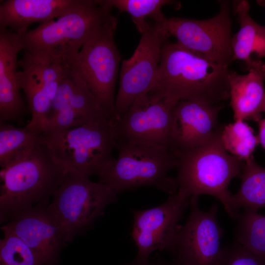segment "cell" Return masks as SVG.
Here are the masks:
<instances>
[{"mask_svg": "<svg viewBox=\"0 0 265 265\" xmlns=\"http://www.w3.org/2000/svg\"><path fill=\"white\" fill-rule=\"evenodd\" d=\"M229 72L227 67L167 40L149 92L175 105L181 100L219 105L230 97Z\"/></svg>", "mask_w": 265, "mask_h": 265, "instance_id": "cell-1", "label": "cell"}, {"mask_svg": "<svg viewBox=\"0 0 265 265\" xmlns=\"http://www.w3.org/2000/svg\"><path fill=\"white\" fill-rule=\"evenodd\" d=\"M67 172L40 141L27 157L1 169L0 224L21 212L49 203Z\"/></svg>", "mask_w": 265, "mask_h": 265, "instance_id": "cell-2", "label": "cell"}, {"mask_svg": "<svg viewBox=\"0 0 265 265\" xmlns=\"http://www.w3.org/2000/svg\"><path fill=\"white\" fill-rule=\"evenodd\" d=\"M222 127L208 142L179 156L176 178L178 189L190 197L208 194L219 200L234 219V209L228 186L235 177H241L244 161L229 153L221 139Z\"/></svg>", "mask_w": 265, "mask_h": 265, "instance_id": "cell-3", "label": "cell"}, {"mask_svg": "<svg viewBox=\"0 0 265 265\" xmlns=\"http://www.w3.org/2000/svg\"><path fill=\"white\" fill-rule=\"evenodd\" d=\"M40 141L67 171L76 169L100 178L116 159L112 155L116 136L113 125L108 120L44 131L40 133Z\"/></svg>", "mask_w": 265, "mask_h": 265, "instance_id": "cell-4", "label": "cell"}, {"mask_svg": "<svg viewBox=\"0 0 265 265\" xmlns=\"http://www.w3.org/2000/svg\"><path fill=\"white\" fill-rule=\"evenodd\" d=\"M118 157L99 182L116 193L142 186H154L173 195L178 189L176 178L168 175L177 167L179 155L170 147L117 141Z\"/></svg>", "mask_w": 265, "mask_h": 265, "instance_id": "cell-5", "label": "cell"}, {"mask_svg": "<svg viewBox=\"0 0 265 265\" xmlns=\"http://www.w3.org/2000/svg\"><path fill=\"white\" fill-rule=\"evenodd\" d=\"M102 0H85L74 10L19 34L23 50L32 54L61 56L79 49L90 38L117 20Z\"/></svg>", "mask_w": 265, "mask_h": 265, "instance_id": "cell-6", "label": "cell"}, {"mask_svg": "<svg viewBox=\"0 0 265 265\" xmlns=\"http://www.w3.org/2000/svg\"><path fill=\"white\" fill-rule=\"evenodd\" d=\"M117 195L106 184L93 182L87 174L70 169L49 207L68 243L91 229L106 208L117 201Z\"/></svg>", "mask_w": 265, "mask_h": 265, "instance_id": "cell-7", "label": "cell"}, {"mask_svg": "<svg viewBox=\"0 0 265 265\" xmlns=\"http://www.w3.org/2000/svg\"><path fill=\"white\" fill-rule=\"evenodd\" d=\"M118 23L116 20L106 26L87 40L80 51L68 52L62 56L85 82L105 117L111 122L121 59L114 37Z\"/></svg>", "mask_w": 265, "mask_h": 265, "instance_id": "cell-8", "label": "cell"}, {"mask_svg": "<svg viewBox=\"0 0 265 265\" xmlns=\"http://www.w3.org/2000/svg\"><path fill=\"white\" fill-rule=\"evenodd\" d=\"M141 35L132 56L121 64L112 123L122 117L134 101L151 90L159 66L162 47L170 36L167 23L155 21L149 23Z\"/></svg>", "mask_w": 265, "mask_h": 265, "instance_id": "cell-9", "label": "cell"}, {"mask_svg": "<svg viewBox=\"0 0 265 265\" xmlns=\"http://www.w3.org/2000/svg\"><path fill=\"white\" fill-rule=\"evenodd\" d=\"M189 215L180 226L170 251L173 262L180 265H224L225 251L220 245L224 230L216 218L217 206L207 212L198 205V197L190 199Z\"/></svg>", "mask_w": 265, "mask_h": 265, "instance_id": "cell-10", "label": "cell"}, {"mask_svg": "<svg viewBox=\"0 0 265 265\" xmlns=\"http://www.w3.org/2000/svg\"><path fill=\"white\" fill-rule=\"evenodd\" d=\"M230 11L229 2L222 1L219 12L212 18L171 17L167 19V28L181 46L228 67L234 57Z\"/></svg>", "mask_w": 265, "mask_h": 265, "instance_id": "cell-11", "label": "cell"}, {"mask_svg": "<svg viewBox=\"0 0 265 265\" xmlns=\"http://www.w3.org/2000/svg\"><path fill=\"white\" fill-rule=\"evenodd\" d=\"M175 105L151 92L138 98L122 117L112 123L116 142L162 145L175 151L173 116Z\"/></svg>", "mask_w": 265, "mask_h": 265, "instance_id": "cell-12", "label": "cell"}, {"mask_svg": "<svg viewBox=\"0 0 265 265\" xmlns=\"http://www.w3.org/2000/svg\"><path fill=\"white\" fill-rule=\"evenodd\" d=\"M190 197L178 190L163 203L144 210H133L132 237L137 247L133 262H148L156 250L170 252L175 242L179 221L189 205Z\"/></svg>", "mask_w": 265, "mask_h": 265, "instance_id": "cell-13", "label": "cell"}, {"mask_svg": "<svg viewBox=\"0 0 265 265\" xmlns=\"http://www.w3.org/2000/svg\"><path fill=\"white\" fill-rule=\"evenodd\" d=\"M41 203L13 216L1 228L23 241L42 265H57L62 249L68 243L49 207Z\"/></svg>", "mask_w": 265, "mask_h": 265, "instance_id": "cell-14", "label": "cell"}, {"mask_svg": "<svg viewBox=\"0 0 265 265\" xmlns=\"http://www.w3.org/2000/svg\"><path fill=\"white\" fill-rule=\"evenodd\" d=\"M223 106L181 100L173 108V142L179 155L208 142L220 127L218 117Z\"/></svg>", "mask_w": 265, "mask_h": 265, "instance_id": "cell-15", "label": "cell"}, {"mask_svg": "<svg viewBox=\"0 0 265 265\" xmlns=\"http://www.w3.org/2000/svg\"><path fill=\"white\" fill-rule=\"evenodd\" d=\"M85 0H6L0 5V27L18 34L35 23L54 20L79 7Z\"/></svg>", "mask_w": 265, "mask_h": 265, "instance_id": "cell-16", "label": "cell"}, {"mask_svg": "<svg viewBox=\"0 0 265 265\" xmlns=\"http://www.w3.org/2000/svg\"><path fill=\"white\" fill-rule=\"evenodd\" d=\"M22 50L19 34L0 27V120L4 122L18 120L25 111L17 76Z\"/></svg>", "mask_w": 265, "mask_h": 265, "instance_id": "cell-17", "label": "cell"}, {"mask_svg": "<svg viewBox=\"0 0 265 265\" xmlns=\"http://www.w3.org/2000/svg\"><path fill=\"white\" fill-rule=\"evenodd\" d=\"M248 72L240 75L230 70L228 82L230 105L237 120L259 121L265 102V63L261 59L253 60Z\"/></svg>", "mask_w": 265, "mask_h": 265, "instance_id": "cell-18", "label": "cell"}, {"mask_svg": "<svg viewBox=\"0 0 265 265\" xmlns=\"http://www.w3.org/2000/svg\"><path fill=\"white\" fill-rule=\"evenodd\" d=\"M62 105L70 106L85 123L108 120L85 82L66 61L52 109Z\"/></svg>", "mask_w": 265, "mask_h": 265, "instance_id": "cell-19", "label": "cell"}, {"mask_svg": "<svg viewBox=\"0 0 265 265\" xmlns=\"http://www.w3.org/2000/svg\"><path fill=\"white\" fill-rule=\"evenodd\" d=\"M247 0H240L235 8V13L240 25L239 30L233 35L232 44L233 61L243 60L247 70L253 60L251 55L259 58L265 57V25L256 23L250 16Z\"/></svg>", "mask_w": 265, "mask_h": 265, "instance_id": "cell-20", "label": "cell"}, {"mask_svg": "<svg viewBox=\"0 0 265 265\" xmlns=\"http://www.w3.org/2000/svg\"><path fill=\"white\" fill-rule=\"evenodd\" d=\"M40 142V133L29 129L16 127L0 120L1 169L27 157Z\"/></svg>", "mask_w": 265, "mask_h": 265, "instance_id": "cell-21", "label": "cell"}, {"mask_svg": "<svg viewBox=\"0 0 265 265\" xmlns=\"http://www.w3.org/2000/svg\"><path fill=\"white\" fill-rule=\"evenodd\" d=\"M241 183L238 191L232 194L236 211H257L265 208V168L254 160L253 157L244 161L242 169Z\"/></svg>", "mask_w": 265, "mask_h": 265, "instance_id": "cell-22", "label": "cell"}, {"mask_svg": "<svg viewBox=\"0 0 265 265\" xmlns=\"http://www.w3.org/2000/svg\"><path fill=\"white\" fill-rule=\"evenodd\" d=\"M102 2L111 9L116 8L119 12L128 13L141 34L149 25L146 18L156 22L166 23L168 18L162 13V7L169 5L179 9L181 6L179 1L169 0H103Z\"/></svg>", "mask_w": 265, "mask_h": 265, "instance_id": "cell-23", "label": "cell"}, {"mask_svg": "<svg viewBox=\"0 0 265 265\" xmlns=\"http://www.w3.org/2000/svg\"><path fill=\"white\" fill-rule=\"evenodd\" d=\"M236 220V241L265 259V216L257 211L243 210Z\"/></svg>", "mask_w": 265, "mask_h": 265, "instance_id": "cell-24", "label": "cell"}, {"mask_svg": "<svg viewBox=\"0 0 265 265\" xmlns=\"http://www.w3.org/2000/svg\"><path fill=\"white\" fill-rule=\"evenodd\" d=\"M221 139L227 152L243 161L253 157L259 144L253 130L244 120L235 121L222 127Z\"/></svg>", "mask_w": 265, "mask_h": 265, "instance_id": "cell-25", "label": "cell"}, {"mask_svg": "<svg viewBox=\"0 0 265 265\" xmlns=\"http://www.w3.org/2000/svg\"><path fill=\"white\" fill-rule=\"evenodd\" d=\"M1 229L3 238L0 240V265H42L23 241L10 231Z\"/></svg>", "mask_w": 265, "mask_h": 265, "instance_id": "cell-26", "label": "cell"}, {"mask_svg": "<svg viewBox=\"0 0 265 265\" xmlns=\"http://www.w3.org/2000/svg\"><path fill=\"white\" fill-rule=\"evenodd\" d=\"M224 249V265H265V259L255 254L236 241Z\"/></svg>", "mask_w": 265, "mask_h": 265, "instance_id": "cell-27", "label": "cell"}, {"mask_svg": "<svg viewBox=\"0 0 265 265\" xmlns=\"http://www.w3.org/2000/svg\"><path fill=\"white\" fill-rule=\"evenodd\" d=\"M258 122L259 133L257 136L259 144L265 150V118L260 119Z\"/></svg>", "mask_w": 265, "mask_h": 265, "instance_id": "cell-28", "label": "cell"}, {"mask_svg": "<svg viewBox=\"0 0 265 265\" xmlns=\"http://www.w3.org/2000/svg\"><path fill=\"white\" fill-rule=\"evenodd\" d=\"M128 265H162L161 259H159L156 262L151 263L149 261L143 263H136L133 262Z\"/></svg>", "mask_w": 265, "mask_h": 265, "instance_id": "cell-29", "label": "cell"}, {"mask_svg": "<svg viewBox=\"0 0 265 265\" xmlns=\"http://www.w3.org/2000/svg\"><path fill=\"white\" fill-rule=\"evenodd\" d=\"M161 263H162V265H180L174 262L172 263H168L165 262L162 260H161Z\"/></svg>", "mask_w": 265, "mask_h": 265, "instance_id": "cell-30", "label": "cell"}, {"mask_svg": "<svg viewBox=\"0 0 265 265\" xmlns=\"http://www.w3.org/2000/svg\"><path fill=\"white\" fill-rule=\"evenodd\" d=\"M263 112H265V102L263 108Z\"/></svg>", "mask_w": 265, "mask_h": 265, "instance_id": "cell-31", "label": "cell"}]
</instances>
